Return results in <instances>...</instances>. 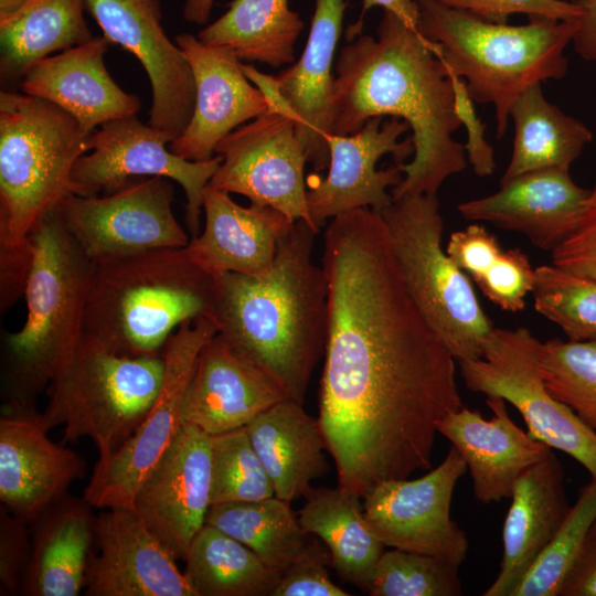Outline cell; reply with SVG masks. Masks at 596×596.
<instances>
[{
    "label": "cell",
    "instance_id": "cell-4",
    "mask_svg": "<svg viewBox=\"0 0 596 596\" xmlns=\"http://www.w3.org/2000/svg\"><path fill=\"white\" fill-rule=\"evenodd\" d=\"M217 297L216 275L188 245L104 262L94 268L83 334L120 355H159L182 323L216 324Z\"/></svg>",
    "mask_w": 596,
    "mask_h": 596
},
{
    "label": "cell",
    "instance_id": "cell-49",
    "mask_svg": "<svg viewBox=\"0 0 596 596\" xmlns=\"http://www.w3.org/2000/svg\"><path fill=\"white\" fill-rule=\"evenodd\" d=\"M558 596H596V520L588 529Z\"/></svg>",
    "mask_w": 596,
    "mask_h": 596
},
{
    "label": "cell",
    "instance_id": "cell-6",
    "mask_svg": "<svg viewBox=\"0 0 596 596\" xmlns=\"http://www.w3.org/2000/svg\"><path fill=\"white\" fill-rule=\"evenodd\" d=\"M32 264L22 328L4 342L3 409H35V400L70 359L83 337L95 265L65 230L56 207L29 234Z\"/></svg>",
    "mask_w": 596,
    "mask_h": 596
},
{
    "label": "cell",
    "instance_id": "cell-10",
    "mask_svg": "<svg viewBox=\"0 0 596 596\" xmlns=\"http://www.w3.org/2000/svg\"><path fill=\"white\" fill-rule=\"evenodd\" d=\"M538 342L526 328H494L480 359L459 362L462 381L472 392L513 405L532 437L567 454L596 479V432L546 390Z\"/></svg>",
    "mask_w": 596,
    "mask_h": 596
},
{
    "label": "cell",
    "instance_id": "cell-47",
    "mask_svg": "<svg viewBox=\"0 0 596 596\" xmlns=\"http://www.w3.org/2000/svg\"><path fill=\"white\" fill-rule=\"evenodd\" d=\"M448 73L454 91L455 113L467 132V141L464 146L467 160L477 175H490L496 169V161L493 148L485 137L486 125L475 110L473 99L467 89L466 82L454 73L449 71Z\"/></svg>",
    "mask_w": 596,
    "mask_h": 596
},
{
    "label": "cell",
    "instance_id": "cell-46",
    "mask_svg": "<svg viewBox=\"0 0 596 596\" xmlns=\"http://www.w3.org/2000/svg\"><path fill=\"white\" fill-rule=\"evenodd\" d=\"M551 253L553 265L596 280V180L578 227Z\"/></svg>",
    "mask_w": 596,
    "mask_h": 596
},
{
    "label": "cell",
    "instance_id": "cell-42",
    "mask_svg": "<svg viewBox=\"0 0 596 596\" xmlns=\"http://www.w3.org/2000/svg\"><path fill=\"white\" fill-rule=\"evenodd\" d=\"M371 596H460L458 567L435 556L392 549L376 564Z\"/></svg>",
    "mask_w": 596,
    "mask_h": 596
},
{
    "label": "cell",
    "instance_id": "cell-28",
    "mask_svg": "<svg viewBox=\"0 0 596 596\" xmlns=\"http://www.w3.org/2000/svg\"><path fill=\"white\" fill-rule=\"evenodd\" d=\"M503 530L500 571L483 596H511L566 519L564 470L551 451L515 481Z\"/></svg>",
    "mask_w": 596,
    "mask_h": 596
},
{
    "label": "cell",
    "instance_id": "cell-32",
    "mask_svg": "<svg viewBox=\"0 0 596 596\" xmlns=\"http://www.w3.org/2000/svg\"><path fill=\"white\" fill-rule=\"evenodd\" d=\"M83 0H29L0 19V74L18 81L41 60L94 38Z\"/></svg>",
    "mask_w": 596,
    "mask_h": 596
},
{
    "label": "cell",
    "instance_id": "cell-1",
    "mask_svg": "<svg viewBox=\"0 0 596 596\" xmlns=\"http://www.w3.org/2000/svg\"><path fill=\"white\" fill-rule=\"evenodd\" d=\"M328 330L318 421L338 486L363 498L432 466L439 422L461 408L455 359L403 280L381 213L328 223Z\"/></svg>",
    "mask_w": 596,
    "mask_h": 596
},
{
    "label": "cell",
    "instance_id": "cell-34",
    "mask_svg": "<svg viewBox=\"0 0 596 596\" xmlns=\"http://www.w3.org/2000/svg\"><path fill=\"white\" fill-rule=\"evenodd\" d=\"M510 117L514 123L513 150L500 182L534 170H568L593 139L582 121L544 97L541 83L519 96Z\"/></svg>",
    "mask_w": 596,
    "mask_h": 596
},
{
    "label": "cell",
    "instance_id": "cell-35",
    "mask_svg": "<svg viewBox=\"0 0 596 596\" xmlns=\"http://www.w3.org/2000/svg\"><path fill=\"white\" fill-rule=\"evenodd\" d=\"M184 561L196 596H272L281 576L246 545L206 523Z\"/></svg>",
    "mask_w": 596,
    "mask_h": 596
},
{
    "label": "cell",
    "instance_id": "cell-43",
    "mask_svg": "<svg viewBox=\"0 0 596 596\" xmlns=\"http://www.w3.org/2000/svg\"><path fill=\"white\" fill-rule=\"evenodd\" d=\"M330 553L321 540L312 534L281 574L272 596H349L329 575Z\"/></svg>",
    "mask_w": 596,
    "mask_h": 596
},
{
    "label": "cell",
    "instance_id": "cell-30",
    "mask_svg": "<svg viewBox=\"0 0 596 596\" xmlns=\"http://www.w3.org/2000/svg\"><path fill=\"white\" fill-rule=\"evenodd\" d=\"M246 429L279 499L291 502L305 497L311 481L329 471L319 421L302 404L283 400L258 414Z\"/></svg>",
    "mask_w": 596,
    "mask_h": 596
},
{
    "label": "cell",
    "instance_id": "cell-19",
    "mask_svg": "<svg viewBox=\"0 0 596 596\" xmlns=\"http://www.w3.org/2000/svg\"><path fill=\"white\" fill-rule=\"evenodd\" d=\"M345 0H315L308 40L298 61L277 76L243 64L244 74L294 118L308 162L316 171L329 166L332 64L342 31Z\"/></svg>",
    "mask_w": 596,
    "mask_h": 596
},
{
    "label": "cell",
    "instance_id": "cell-52",
    "mask_svg": "<svg viewBox=\"0 0 596 596\" xmlns=\"http://www.w3.org/2000/svg\"><path fill=\"white\" fill-rule=\"evenodd\" d=\"M215 0H185L182 10L187 22L204 24L210 18V13Z\"/></svg>",
    "mask_w": 596,
    "mask_h": 596
},
{
    "label": "cell",
    "instance_id": "cell-33",
    "mask_svg": "<svg viewBox=\"0 0 596 596\" xmlns=\"http://www.w3.org/2000/svg\"><path fill=\"white\" fill-rule=\"evenodd\" d=\"M304 29L289 0H233L227 11L202 29L198 39L232 52L240 61L274 68L295 62V44Z\"/></svg>",
    "mask_w": 596,
    "mask_h": 596
},
{
    "label": "cell",
    "instance_id": "cell-40",
    "mask_svg": "<svg viewBox=\"0 0 596 596\" xmlns=\"http://www.w3.org/2000/svg\"><path fill=\"white\" fill-rule=\"evenodd\" d=\"M596 520V479L581 488L563 524L547 543L511 596H558L589 526Z\"/></svg>",
    "mask_w": 596,
    "mask_h": 596
},
{
    "label": "cell",
    "instance_id": "cell-18",
    "mask_svg": "<svg viewBox=\"0 0 596 596\" xmlns=\"http://www.w3.org/2000/svg\"><path fill=\"white\" fill-rule=\"evenodd\" d=\"M212 436L182 424L140 483L134 510L175 560H184L211 507Z\"/></svg>",
    "mask_w": 596,
    "mask_h": 596
},
{
    "label": "cell",
    "instance_id": "cell-36",
    "mask_svg": "<svg viewBox=\"0 0 596 596\" xmlns=\"http://www.w3.org/2000/svg\"><path fill=\"white\" fill-rule=\"evenodd\" d=\"M206 524L246 545L280 574L292 563L310 535L302 529L290 502L276 496L213 504L209 509Z\"/></svg>",
    "mask_w": 596,
    "mask_h": 596
},
{
    "label": "cell",
    "instance_id": "cell-53",
    "mask_svg": "<svg viewBox=\"0 0 596 596\" xmlns=\"http://www.w3.org/2000/svg\"><path fill=\"white\" fill-rule=\"evenodd\" d=\"M28 1L29 0H0V19L14 13Z\"/></svg>",
    "mask_w": 596,
    "mask_h": 596
},
{
    "label": "cell",
    "instance_id": "cell-50",
    "mask_svg": "<svg viewBox=\"0 0 596 596\" xmlns=\"http://www.w3.org/2000/svg\"><path fill=\"white\" fill-rule=\"evenodd\" d=\"M579 9L578 28L572 40L576 53L596 61V0H571Z\"/></svg>",
    "mask_w": 596,
    "mask_h": 596
},
{
    "label": "cell",
    "instance_id": "cell-16",
    "mask_svg": "<svg viewBox=\"0 0 596 596\" xmlns=\"http://www.w3.org/2000/svg\"><path fill=\"white\" fill-rule=\"evenodd\" d=\"M409 129L398 118H370L347 136L328 135L329 166L323 179L308 183L306 199L310 217L320 228L328 219L359 209L381 213L392 201L387 192L403 180L401 164L414 155L412 138L400 140Z\"/></svg>",
    "mask_w": 596,
    "mask_h": 596
},
{
    "label": "cell",
    "instance_id": "cell-9",
    "mask_svg": "<svg viewBox=\"0 0 596 596\" xmlns=\"http://www.w3.org/2000/svg\"><path fill=\"white\" fill-rule=\"evenodd\" d=\"M381 215L406 288L458 362L480 359L494 329L467 274L443 251V217L436 194L393 199Z\"/></svg>",
    "mask_w": 596,
    "mask_h": 596
},
{
    "label": "cell",
    "instance_id": "cell-20",
    "mask_svg": "<svg viewBox=\"0 0 596 596\" xmlns=\"http://www.w3.org/2000/svg\"><path fill=\"white\" fill-rule=\"evenodd\" d=\"M135 510L97 514L87 596H196L184 572Z\"/></svg>",
    "mask_w": 596,
    "mask_h": 596
},
{
    "label": "cell",
    "instance_id": "cell-11",
    "mask_svg": "<svg viewBox=\"0 0 596 596\" xmlns=\"http://www.w3.org/2000/svg\"><path fill=\"white\" fill-rule=\"evenodd\" d=\"M217 332L215 322L199 318L182 323L169 338L162 350V383L149 413L116 453L94 467L83 493L93 508H134L140 483L182 425V401L196 358Z\"/></svg>",
    "mask_w": 596,
    "mask_h": 596
},
{
    "label": "cell",
    "instance_id": "cell-5",
    "mask_svg": "<svg viewBox=\"0 0 596 596\" xmlns=\"http://www.w3.org/2000/svg\"><path fill=\"white\" fill-rule=\"evenodd\" d=\"M415 2L417 29L438 45L446 68L466 82L473 102L493 106L498 139L504 136L510 110L525 89L567 73L564 51L577 31V19L538 18L528 24L509 25L438 0Z\"/></svg>",
    "mask_w": 596,
    "mask_h": 596
},
{
    "label": "cell",
    "instance_id": "cell-14",
    "mask_svg": "<svg viewBox=\"0 0 596 596\" xmlns=\"http://www.w3.org/2000/svg\"><path fill=\"white\" fill-rule=\"evenodd\" d=\"M170 141L169 134L143 125L136 115L103 124L87 137L92 151L74 166V194H109L135 179L168 178L184 190V221L191 237L198 236L204 192L222 157L215 155L205 161H190L171 152Z\"/></svg>",
    "mask_w": 596,
    "mask_h": 596
},
{
    "label": "cell",
    "instance_id": "cell-7",
    "mask_svg": "<svg viewBox=\"0 0 596 596\" xmlns=\"http://www.w3.org/2000/svg\"><path fill=\"white\" fill-rule=\"evenodd\" d=\"M89 151L76 119L24 93L0 94V245L29 241L35 223L75 193L72 172Z\"/></svg>",
    "mask_w": 596,
    "mask_h": 596
},
{
    "label": "cell",
    "instance_id": "cell-51",
    "mask_svg": "<svg viewBox=\"0 0 596 596\" xmlns=\"http://www.w3.org/2000/svg\"><path fill=\"white\" fill-rule=\"evenodd\" d=\"M373 7H382L383 10L395 13L414 28H417L418 25L419 13L415 0H363L361 14L358 21L347 30L348 41H352L361 34L364 15Z\"/></svg>",
    "mask_w": 596,
    "mask_h": 596
},
{
    "label": "cell",
    "instance_id": "cell-3",
    "mask_svg": "<svg viewBox=\"0 0 596 596\" xmlns=\"http://www.w3.org/2000/svg\"><path fill=\"white\" fill-rule=\"evenodd\" d=\"M318 233L296 221L262 276L216 275L219 333L304 404L311 373L324 354L328 284L312 262Z\"/></svg>",
    "mask_w": 596,
    "mask_h": 596
},
{
    "label": "cell",
    "instance_id": "cell-13",
    "mask_svg": "<svg viewBox=\"0 0 596 596\" xmlns=\"http://www.w3.org/2000/svg\"><path fill=\"white\" fill-rule=\"evenodd\" d=\"M172 203V181L148 177L103 196L68 194L56 210L71 237L97 265L149 251L187 246L191 237L178 222Z\"/></svg>",
    "mask_w": 596,
    "mask_h": 596
},
{
    "label": "cell",
    "instance_id": "cell-8",
    "mask_svg": "<svg viewBox=\"0 0 596 596\" xmlns=\"http://www.w3.org/2000/svg\"><path fill=\"white\" fill-rule=\"evenodd\" d=\"M162 354L127 356L83 334L47 386L40 414L50 430L64 425L62 443L91 438L98 460L116 453L143 422L159 393Z\"/></svg>",
    "mask_w": 596,
    "mask_h": 596
},
{
    "label": "cell",
    "instance_id": "cell-45",
    "mask_svg": "<svg viewBox=\"0 0 596 596\" xmlns=\"http://www.w3.org/2000/svg\"><path fill=\"white\" fill-rule=\"evenodd\" d=\"M28 523L0 504V594L19 595L31 556Z\"/></svg>",
    "mask_w": 596,
    "mask_h": 596
},
{
    "label": "cell",
    "instance_id": "cell-2",
    "mask_svg": "<svg viewBox=\"0 0 596 596\" xmlns=\"http://www.w3.org/2000/svg\"><path fill=\"white\" fill-rule=\"evenodd\" d=\"M438 55L436 43L384 10L376 38L360 34L334 65L329 135L353 134L376 116L398 118L412 130L413 159L401 164L393 199L436 194L467 167L465 148L454 139L461 125L451 81Z\"/></svg>",
    "mask_w": 596,
    "mask_h": 596
},
{
    "label": "cell",
    "instance_id": "cell-39",
    "mask_svg": "<svg viewBox=\"0 0 596 596\" xmlns=\"http://www.w3.org/2000/svg\"><path fill=\"white\" fill-rule=\"evenodd\" d=\"M534 308L572 341L596 340V280L556 265L534 269Z\"/></svg>",
    "mask_w": 596,
    "mask_h": 596
},
{
    "label": "cell",
    "instance_id": "cell-41",
    "mask_svg": "<svg viewBox=\"0 0 596 596\" xmlns=\"http://www.w3.org/2000/svg\"><path fill=\"white\" fill-rule=\"evenodd\" d=\"M275 496L246 426L212 436L211 505L256 501Z\"/></svg>",
    "mask_w": 596,
    "mask_h": 596
},
{
    "label": "cell",
    "instance_id": "cell-22",
    "mask_svg": "<svg viewBox=\"0 0 596 596\" xmlns=\"http://www.w3.org/2000/svg\"><path fill=\"white\" fill-rule=\"evenodd\" d=\"M36 409H3L0 501L29 525L86 470L83 458L49 438Z\"/></svg>",
    "mask_w": 596,
    "mask_h": 596
},
{
    "label": "cell",
    "instance_id": "cell-26",
    "mask_svg": "<svg viewBox=\"0 0 596 596\" xmlns=\"http://www.w3.org/2000/svg\"><path fill=\"white\" fill-rule=\"evenodd\" d=\"M109 45L104 35L94 36L41 60L22 78V92L70 114L86 137L105 123L137 115L140 99L123 91L106 68Z\"/></svg>",
    "mask_w": 596,
    "mask_h": 596
},
{
    "label": "cell",
    "instance_id": "cell-29",
    "mask_svg": "<svg viewBox=\"0 0 596 596\" xmlns=\"http://www.w3.org/2000/svg\"><path fill=\"white\" fill-rule=\"evenodd\" d=\"M97 515L84 499L64 494L30 524L31 556L21 595L77 596L85 588Z\"/></svg>",
    "mask_w": 596,
    "mask_h": 596
},
{
    "label": "cell",
    "instance_id": "cell-48",
    "mask_svg": "<svg viewBox=\"0 0 596 596\" xmlns=\"http://www.w3.org/2000/svg\"><path fill=\"white\" fill-rule=\"evenodd\" d=\"M30 240L19 246L0 245V308L6 312L22 296L32 264Z\"/></svg>",
    "mask_w": 596,
    "mask_h": 596
},
{
    "label": "cell",
    "instance_id": "cell-23",
    "mask_svg": "<svg viewBox=\"0 0 596 596\" xmlns=\"http://www.w3.org/2000/svg\"><path fill=\"white\" fill-rule=\"evenodd\" d=\"M286 398L274 377L217 332L196 358L182 401L181 421L215 436L247 426Z\"/></svg>",
    "mask_w": 596,
    "mask_h": 596
},
{
    "label": "cell",
    "instance_id": "cell-37",
    "mask_svg": "<svg viewBox=\"0 0 596 596\" xmlns=\"http://www.w3.org/2000/svg\"><path fill=\"white\" fill-rule=\"evenodd\" d=\"M446 253L496 306L510 312L524 309L534 269L522 249L504 251L485 226L471 224L450 235Z\"/></svg>",
    "mask_w": 596,
    "mask_h": 596
},
{
    "label": "cell",
    "instance_id": "cell-21",
    "mask_svg": "<svg viewBox=\"0 0 596 596\" xmlns=\"http://www.w3.org/2000/svg\"><path fill=\"white\" fill-rule=\"evenodd\" d=\"M175 44L191 66L195 102L187 128L168 149L190 161H205L215 156L223 138L265 113L269 104L232 52L206 45L188 33L178 34Z\"/></svg>",
    "mask_w": 596,
    "mask_h": 596
},
{
    "label": "cell",
    "instance_id": "cell-24",
    "mask_svg": "<svg viewBox=\"0 0 596 596\" xmlns=\"http://www.w3.org/2000/svg\"><path fill=\"white\" fill-rule=\"evenodd\" d=\"M589 195L568 170L551 168L500 182L496 193L462 202L457 210L465 220L519 232L552 252L578 227Z\"/></svg>",
    "mask_w": 596,
    "mask_h": 596
},
{
    "label": "cell",
    "instance_id": "cell-17",
    "mask_svg": "<svg viewBox=\"0 0 596 596\" xmlns=\"http://www.w3.org/2000/svg\"><path fill=\"white\" fill-rule=\"evenodd\" d=\"M83 3L104 36L134 54L143 66L152 89L149 125L177 139L191 119L195 83L185 55L161 25L160 0H83Z\"/></svg>",
    "mask_w": 596,
    "mask_h": 596
},
{
    "label": "cell",
    "instance_id": "cell-25",
    "mask_svg": "<svg viewBox=\"0 0 596 596\" xmlns=\"http://www.w3.org/2000/svg\"><path fill=\"white\" fill-rule=\"evenodd\" d=\"M486 403L492 412L489 419L462 406L437 428L464 459L473 496L483 504L511 498L518 478L552 451L511 419L503 398L487 397Z\"/></svg>",
    "mask_w": 596,
    "mask_h": 596
},
{
    "label": "cell",
    "instance_id": "cell-27",
    "mask_svg": "<svg viewBox=\"0 0 596 596\" xmlns=\"http://www.w3.org/2000/svg\"><path fill=\"white\" fill-rule=\"evenodd\" d=\"M203 212V231L191 237L188 248L192 257L214 275L266 274L279 242L295 223L269 206H242L230 193L211 185L204 192Z\"/></svg>",
    "mask_w": 596,
    "mask_h": 596
},
{
    "label": "cell",
    "instance_id": "cell-44",
    "mask_svg": "<svg viewBox=\"0 0 596 596\" xmlns=\"http://www.w3.org/2000/svg\"><path fill=\"white\" fill-rule=\"evenodd\" d=\"M450 8L467 11L493 23H507L510 15L529 19L573 20L581 14L576 4L564 0H438Z\"/></svg>",
    "mask_w": 596,
    "mask_h": 596
},
{
    "label": "cell",
    "instance_id": "cell-31",
    "mask_svg": "<svg viewBox=\"0 0 596 596\" xmlns=\"http://www.w3.org/2000/svg\"><path fill=\"white\" fill-rule=\"evenodd\" d=\"M305 498L297 513L302 529L327 546L340 578L369 593L386 546L368 524L362 498L340 486L311 487Z\"/></svg>",
    "mask_w": 596,
    "mask_h": 596
},
{
    "label": "cell",
    "instance_id": "cell-38",
    "mask_svg": "<svg viewBox=\"0 0 596 596\" xmlns=\"http://www.w3.org/2000/svg\"><path fill=\"white\" fill-rule=\"evenodd\" d=\"M536 354L550 394L596 432V340H539Z\"/></svg>",
    "mask_w": 596,
    "mask_h": 596
},
{
    "label": "cell",
    "instance_id": "cell-12",
    "mask_svg": "<svg viewBox=\"0 0 596 596\" xmlns=\"http://www.w3.org/2000/svg\"><path fill=\"white\" fill-rule=\"evenodd\" d=\"M266 97L269 106L265 113L237 127L216 146L215 155L222 162L209 185L244 195L251 204L273 207L291 222L304 220L319 233L307 205L308 159L295 120L277 100Z\"/></svg>",
    "mask_w": 596,
    "mask_h": 596
},
{
    "label": "cell",
    "instance_id": "cell-15",
    "mask_svg": "<svg viewBox=\"0 0 596 596\" xmlns=\"http://www.w3.org/2000/svg\"><path fill=\"white\" fill-rule=\"evenodd\" d=\"M466 471L464 459L451 446L426 475L377 483L362 498L368 524L387 547L435 556L459 568L469 541L451 519L450 505L456 483Z\"/></svg>",
    "mask_w": 596,
    "mask_h": 596
}]
</instances>
